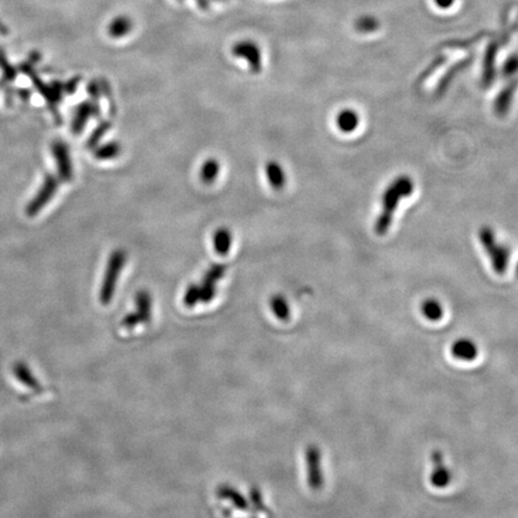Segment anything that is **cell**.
Segmentation results:
<instances>
[{"instance_id": "obj_1", "label": "cell", "mask_w": 518, "mask_h": 518, "mask_svg": "<svg viewBox=\"0 0 518 518\" xmlns=\"http://www.w3.org/2000/svg\"><path fill=\"white\" fill-rule=\"evenodd\" d=\"M415 184L407 174H401L390 182L382 194L380 213L375 222V233L378 236H387L391 227L397 209L402 199H408L413 194Z\"/></svg>"}, {"instance_id": "obj_2", "label": "cell", "mask_w": 518, "mask_h": 518, "mask_svg": "<svg viewBox=\"0 0 518 518\" xmlns=\"http://www.w3.org/2000/svg\"><path fill=\"white\" fill-rule=\"evenodd\" d=\"M477 238L489 257L493 271L497 275L505 274L511 258V250L506 245L498 243L496 233L489 226H482L477 231Z\"/></svg>"}, {"instance_id": "obj_3", "label": "cell", "mask_w": 518, "mask_h": 518, "mask_svg": "<svg viewBox=\"0 0 518 518\" xmlns=\"http://www.w3.org/2000/svg\"><path fill=\"white\" fill-rule=\"evenodd\" d=\"M127 252L122 249L115 250L110 254L100 291V300L102 303H110V300L113 299L114 292L117 288L122 268L127 264Z\"/></svg>"}, {"instance_id": "obj_4", "label": "cell", "mask_w": 518, "mask_h": 518, "mask_svg": "<svg viewBox=\"0 0 518 518\" xmlns=\"http://www.w3.org/2000/svg\"><path fill=\"white\" fill-rule=\"evenodd\" d=\"M58 187H59V184H58V180L55 179V177L47 175L38 194L35 196L29 206L27 207V215L30 216V217L38 215V213L43 210L48 203L51 202V199L55 197Z\"/></svg>"}, {"instance_id": "obj_5", "label": "cell", "mask_w": 518, "mask_h": 518, "mask_svg": "<svg viewBox=\"0 0 518 518\" xmlns=\"http://www.w3.org/2000/svg\"><path fill=\"white\" fill-rule=\"evenodd\" d=\"M52 152H53V156L57 161L59 177L65 182L71 180L73 171H72V162L70 155H69L68 147L63 142H55L52 145Z\"/></svg>"}, {"instance_id": "obj_6", "label": "cell", "mask_w": 518, "mask_h": 518, "mask_svg": "<svg viewBox=\"0 0 518 518\" xmlns=\"http://www.w3.org/2000/svg\"><path fill=\"white\" fill-rule=\"evenodd\" d=\"M13 375L15 378L20 382V383L26 387V388L30 389L35 392L43 391V385L38 382V378L35 377L33 371L30 370V367L23 361H17V363L13 365Z\"/></svg>"}, {"instance_id": "obj_7", "label": "cell", "mask_w": 518, "mask_h": 518, "mask_svg": "<svg viewBox=\"0 0 518 518\" xmlns=\"http://www.w3.org/2000/svg\"><path fill=\"white\" fill-rule=\"evenodd\" d=\"M451 353L457 360L468 363L477 358V347L469 338H459L451 345Z\"/></svg>"}, {"instance_id": "obj_8", "label": "cell", "mask_w": 518, "mask_h": 518, "mask_svg": "<svg viewBox=\"0 0 518 518\" xmlns=\"http://www.w3.org/2000/svg\"><path fill=\"white\" fill-rule=\"evenodd\" d=\"M517 85V80H512L509 85H506L505 88L501 90V93L498 94L497 99L494 101V112L498 117L503 118L509 113L512 101H514V95L516 93Z\"/></svg>"}, {"instance_id": "obj_9", "label": "cell", "mask_w": 518, "mask_h": 518, "mask_svg": "<svg viewBox=\"0 0 518 518\" xmlns=\"http://www.w3.org/2000/svg\"><path fill=\"white\" fill-rule=\"evenodd\" d=\"M433 470L431 474V484L436 489H444L450 484V473L447 472V468L443 463V457L439 452L433 454Z\"/></svg>"}, {"instance_id": "obj_10", "label": "cell", "mask_w": 518, "mask_h": 518, "mask_svg": "<svg viewBox=\"0 0 518 518\" xmlns=\"http://www.w3.org/2000/svg\"><path fill=\"white\" fill-rule=\"evenodd\" d=\"M234 55L247 60L253 71L261 70V52L252 43H239L234 47Z\"/></svg>"}, {"instance_id": "obj_11", "label": "cell", "mask_w": 518, "mask_h": 518, "mask_svg": "<svg viewBox=\"0 0 518 518\" xmlns=\"http://www.w3.org/2000/svg\"><path fill=\"white\" fill-rule=\"evenodd\" d=\"M360 117L357 110L352 108H345L340 110L336 117V127L342 134H352L359 127Z\"/></svg>"}, {"instance_id": "obj_12", "label": "cell", "mask_w": 518, "mask_h": 518, "mask_svg": "<svg viewBox=\"0 0 518 518\" xmlns=\"http://www.w3.org/2000/svg\"><path fill=\"white\" fill-rule=\"evenodd\" d=\"M266 175L270 185L276 190H281L286 185V174L282 166L276 161H269L266 164Z\"/></svg>"}, {"instance_id": "obj_13", "label": "cell", "mask_w": 518, "mask_h": 518, "mask_svg": "<svg viewBox=\"0 0 518 518\" xmlns=\"http://www.w3.org/2000/svg\"><path fill=\"white\" fill-rule=\"evenodd\" d=\"M233 245V234L228 228L221 227L214 234V247L220 256H226Z\"/></svg>"}, {"instance_id": "obj_14", "label": "cell", "mask_w": 518, "mask_h": 518, "mask_svg": "<svg viewBox=\"0 0 518 518\" xmlns=\"http://www.w3.org/2000/svg\"><path fill=\"white\" fill-rule=\"evenodd\" d=\"M420 311H422V316L430 322H439L444 317V308H443L442 303L433 298L424 300L420 306Z\"/></svg>"}, {"instance_id": "obj_15", "label": "cell", "mask_w": 518, "mask_h": 518, "mask_svg": "<svg viewBox=\"0 0 518 518\" xmlns=\"http://www.w3.org/2000/svg\"><path fill=\"white\" fill-rule=\"evenodd\" d=\"M95 114V110H94L93 105L90 103H83L78 107L77 110L76 115L72 122V130L75 134H80V131L83 130L85 127V122H88L89 118Z\"/></svg>"}, {"instance_id": "obj_16", "label": "cell", "mask_w": 518, "mask_h": 518, "mask_svg": "<svg viewBox=\"0 0 518 518\" xmlns=\"http://www.w3.org/2000/svg\"><path fill=\"white\" fill-rule=\"evenodd\" d=\"M220 169H221V166H220L219 161L216 159H208L207 161H204V164L201 167L199 177L203 182L213 184L215 182L216 178L219 177Z\"/></svg>"}, {"instance_id": "obj_17", "label": "cell", "mask_w": 518, "mask_h": 518, "mask_svg": "<svg viewBox=\"0 0 518 518\" xmlns=\"http://www.w3.org/2000/svg\"><path fill=\"white\" fill-rule=\"evenodd\" d=\"M136 305L138 308V315L142 320L149 319L152 311V296L147 291L139 292L136 296Z\"/></svg>"}, {"instance_id": "obj_18", "label": "cell", "mask_w": 518, "mask_h": 518, "mask_svg": "<svg viewBox=\"0 0 518 518\" xmlns=\"http://www.w3.org/2000/svg\"><path fill=\"white\" fill-rule=\"evenodd\" d=\"M131 27H132V23H131L129 18H114L110 24V36H113V38H122L124 35H127L130 33Z\"/></svg>"}, {"instance_id": "obj_19", "label": "cell", "mask_w": 518, "mask_h": 518, "mask_svg": "<svg viewBox=\"0 0 518 518\" xmlns=\"http://www.w3.org/2000/svg\"><path fill=\"white\" fill-rule=\"evenodd\" d=\"M271 308H273V312L278 319L286 320L289 318V305L282 295H274L273 296Z\"/></svg>"}, {"instance_id": "obj_20", "label": "cell", "mask_w": 518, "mask_h": 518, "mask_svg": "<svg viewBox=\"0 0 518 518\" xmlns=\"http://www.w3.org/2000/svg\"><path fill=\"white\" fill-rule=\"evenodd\" d=\"M355 26H357V29L359 31L368 34V33H373V31H375V30L380 28V21L377 18L373 17V16L365 15V16H361V17L359 18Z\"/></svg>"}, {"instance_id": "obj_21", "label": "cell", "mask_w": 518, "mask_h": 518, "mask_svg": "<svg viewBox=\"0 0 518 518\" xmlns=\"http://www.w3.org/2000/svg\"><path fill=\"white\" fill-rule=\"evenodd\" d=\"M122 148L118 143H108L102 145L99 148V150L95 152V156H96L99 160H110L114 159L120 154Z\"/></svg>"}, {"instance_id": "obj_22", "label": "cell", "mask_w": 518, "mask_h": 518, "mask_svg": "<svg viewBox=\"0 0 518 518\" xmlns=\"http://www.w3.org/2000/svg\"><path fill=\"white\" fill-rule=\"evenodd\" d=\"M226 271H227V266H224V264H214V266H211L207 270V273H206L204 278H203V281L216 285L217 281H220L221 278H224Z\"/></svg>"}, {"instance_id": "obj_23", "label": "cell", "mask_w": 518, "mask_h": 518, "mask_svg": "<svg viewBox=\"0 0 518 518\" xmlns=\"http://www.w3.org/2000/svg\"><path fill=\"white\" fill-rule=\"evenodd\" d=\"M199 292H201V301L209 303L215 296L216 285L203 281L202 285L199 286Z\"/></svg>"}, {"instance_id": "obj_24", "label": "cell", "mask_w": 518, "mask_h": 518, "mask_svg": "<svg viewBox=\"0 0 518 518\" xmlns=\"http://www.w3.org/2000/svg\"><path fill=\"white\" fill-rule=\"evenodd\" d=\"M185 303L187 306H194L196 303L201 301V292L199 286L197 285H191L185 292Z\"/></svg>"}, {"instance_id": "obj_25", "label": "cell", "mask_w": 518, "mask_h": 518, "mask_svg": "<svg viewBox=\"0 0 518 518\" xmlns=\"http://www.w3.org/2000/svg\"><path fill=\"white\" fill-rule=\"evenodd\" d=\"M518 72V55H511L503 66L504 76L512 77Z\"/></svg>"}, {"instance_id": "obj_26", "label": "cell", "mask_w": 518, "mask_h": 518, "mask_svg": "<svg viewBox=\"0 0 518 518\" xmlns=\"http://www.w3.org/2000/svg\"><path fill=\"white\" fill-rule=\"evenodd\" d=\"M110 125L108 122H103V124H101L100 127H97L96 130L94 131L93 135H92L90 139H89V147L92 148L94 147V145H96V144L99 143V141L103 137L106 132L110 130Z\"/></svg>"}, {"instance_id": "obj_27", "label": "cell", "mask_w": 518, "mask_h": 518, "mask_svg": "<svg viewBox=\"0 0 518 518\" xmlns=\"http://www.w3.org/2000/svg\"><path fill=\"white\" fill-rule=\"evenodd\" d=\"M455 1L456 0H434V4L437 5L439 9L447 10L454 6Z\"/></svg>"}, {"instance_id": "obj_28", "label": "cell", "mask_w": 518, "mask_h": 518, "mask_svg": "<svg viewBox=\"0 0 518 518\" xmlns=\"http://www.w3.org/2000/svg\"><path fill=\"white\" fill-rule=\"evenodd\" d=\"M515 273H516V276L518 278V261L517 264H516V269H515Z\"/></svg>"}]
</instances>
